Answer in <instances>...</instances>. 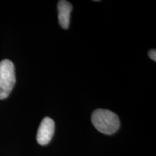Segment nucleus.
I'll return each instance as SVG.
<instances>
[{"label": "nucleus", "mask_w": 156, "mask_h": 156, "mask_svg": "<svg viewBox=\"0 0 156 156\" xmlns=\"http://www.w3.org/2000/svg\"><path fill=\"white\" fill-rule=\"evenodd\" d=\"M148 55H149L150 58H151V59H153V61L155 62L156 60V51L155 49H152L149 51V53H148Z\"/></svg>", "instance_id": "nucleus-5"}, {"label": "nucleus", "mask_w": 156, "mask_h": 156, "mask_svg": "<svg viewBox=\"0 0 156 156\" xmlns=\"http://www.w3.org/2000/svg\"><path fill=\"white\" fill-rule=\"evenodd\" d=\"M55 129L54 120L50 117H45L41 122L36 135V140L41 145H46L53 137Z\"/></svg>", "instance_id": "nucleus-3"}, {"label": "nucleus", "mask_w": 156, "mask_h": 156, "mask_svg": "<svg viewBox=\"0 0 156 156\" xmlns=\"http://www.w3.org/2000/svg\"><path fill=\"white\" fill-rule=\"evenodd\" d=\"M15 84L14 64L9 59L0 62V100L7 98Z\"/></svg>", "instance_id": "nucleus-2"}, {"label": "nucleus", "mask_w": 156, "mask_h": 156, "mask_svg": "<svg viewBox=\"0 0 156 156\" xmlns=\"http://www.w3.org/2000/svg\"><path fill=\"white\" fill-rule=\"evenodd\" d=\"M72 5L68 1L61 0L58 2V18L60 26L64 29H67L69 26Z\"/></svg>", "instance_id": "nucleus-4"}, {"label": "nucleus", "mask_w": 156, "mask_h": 156, "mask_svg": "<svg viewBox=\"0 0 156 156\" xmlns=\"http://www.w3.org/2000/svg\"><path fill=\"white\" fill-rule=\"evenodd\" d=\"M91 121L98 131L108 135L114 134L120 127L119 116L107 109L94 111L91 116Z\"/></svg>", "instance_id": "nucleus-1"}]
</instances>
